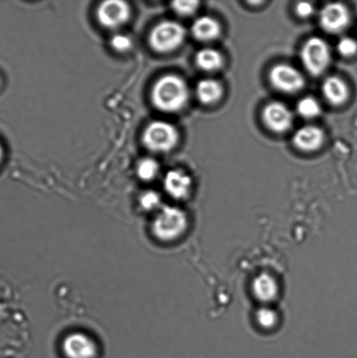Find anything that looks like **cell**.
Instances as JSON below:
<instances>
[{
  "label": "cell",
  "instance_id": "obj_1",
  "mask_svg": "<svg viewBox=\"0 0 357 358\" xmlns=\"http://www.w3.org/2000/svg\"><path fill=\"white\" fill-rule=\"evenodd\" d=\"M152 97L159 110L167 113L180 111L189 100L187 84L180 76H163L154 85Z\"/></svg>",
  "mask_w": 357,
  "mask_h": 358
},
{
  "label": "cell",
  "instance_id": "obj_2",
  "mask_svg": "<svg viewBox=\"0 0 357 358\" xmlns=\"http://www.w3.org/2000/svg\"><path fill=\"white\" fill-rule=\"evenodd\" d=\"M187 214L180 207L163 206L157 210L152 224L154 237L159 241H176L183 237L188 229Z\"/></svg>",
  "mask_w": 357,
  "mask_h": 358
},
{
  "label": "cell",
  "instance_id": "obj_3",
  "mask_svg": "<svg viewBox=\"0 0 357 358\" xmlns=\"http://www.w3.org/2000/svg\"><path fill=\"white\" fill-rule=\"evenodd\" d=\"M184 27L173 20H164L157 24L150 35V45L154 50L162 54L180 48L184 41Z\"/></svg>",
  "mask_w": 357,
  "mask_h": 358
},
{
  "label": "cell",
  "instance_id": "obj_4",
  "mask_svg": "<svg viewBox=\"0 0 357 358\" xmlns=\"http://www.w3.org/2000/svg\"><path fill=\"white\" fill-rule=\"evenodd\" d=\"M304 68L311 76H319L330 64L331 52L327 42L319 37H312L305 42L300 51Z\"/></svg>",
  "mask_w": 357,
  "mask_h": 358
},
{
  "label": "cell",
  "instance_id": "obj_5",
  "mask_svg": "<svg viewBox=\"0 0 357 358\" xmlns=\"http://www.w3.org/2000/svg\"><path fill=\"white\" fill-rule=\"evenodd\" d=\"M180 139L177 129L169 122L155 121L148 125L143 135L147 149L154 152H168L175 148Z\"/></svg>",
  "mask_w": 357,
  "mask_h": 358
},
{
  "label": "cell",
  "instance_id": "obj_6",
  "mask_svg": "<svg viewBox=\"0 0 357 358\" xmlns=\"http://www.w3.org/2000/svg\"><path fill=\"white\" fill-rule=\"evenodd\" d=\"M269 80L275 89L286 94L299 92L305 86V79L302 73L289 64H278L272 68Z\"/></svg>",
  "mask_w": 357,
  "mask_h": 358
},
{
  "label": "cell",
  "instance_id": "obj_7",
  "mask_svg": "<svg viewBox=\"0 0 357 358\" xmlns=\"http://www.w3.org/2000/svg\"><path fill=\"white\" fill-rule=\"evenodd\" d=\"M319 21L321 28L327 33L339 34L351 23V13L344 3H327L321 10Z\"/></svg>",
  "mask_w": 357,
  "mask_h": 358
},
{
  "label": "cell",
  "instance_id": "obj_8",
  "mask_svg": "<svg viewBox=\"0 0 357 358\" xmlns=\"http://www.w3.org/2000/svg\"><path fill=\"white\" fill-rule=\"evenodd\" d=\"M131 7L121 0H108L101 3L97 17L101 26L114 29L127 22L131 17Z\"/></svg>",
  "mask_w": 357,
  "mask_h": 358
},
{
  "label": "cell",
  "instance_id": "obj_9",
  "mask_svg": "<svg viewBox=\"0 0 357 358\" xmlns=\"http://www.w3.org/2000/svg\"><path fill=\"white\" fill-rule=\"evenodd\" d=\"M62 352L68 358H96L97 345L89 336L73 332L63 339Z\"/></svg>",
  "mask_w": 357,
  "mask_h": 358
},
{
  "label": "cell",
  "instance_id": "obj_10",
  "mask_svg": "<svg viewBox=\"0 0 357 358\" xmlns=\"http://www.w3.org/2000/svg\"><path fill=\"white\" fill-rule=\"evenodd\" d=\"M262 119L265 126L275 133L288 131L292 127V111L284 103L272 101L262 111Z\"/></svg>",
  "mask_w": 357,
  "mask_h": 358
},
{
  "label": "cell",
  "instance_id": "obj_11",
  "mask_svg": "<svg viewBox=\"0 0 357 358\" xmlns=\"http://www.w3.org/2000/svg\"><path fill=\"white\" fill-rule=\"evenodd\" d=\"M192 187L191 178L181 170L168 171L163 178V188L167 194L176 200L187 199Z\"/></svg>",
  "mask_w": 357,
  "mask_h": 358
},
{
  "label": "cell",
  "instance_id": "obj_12",
  "mask_svg": "<svg viewBox=\"0 0 357 358\" xmlns=\"http://www.w3.org/2000/svg\"><path fill=\"white\" fill-rule=\"evenodd\" d=\"M324 142L323 129L314 125H305L296 132L293 143L297 149L305 152H316Z\"/></svg>",
  "mask_w": 357,
  "mask_h": 358
},
{
  "label": "cell",
  "instance_id": "obj_13",
  "mask_svg": "<svg viewBox=\"0 0 357 358\" xmlns=\"http://www.w3.org/2000/svg\"><path fill=\"white\" fill-rule=\"evenodd\" d=\"M279 286L277 280L268 273L258 275L252 282V293L258 301L268 304L278 297Z\"/></svg>",
  "mask_w": 357,
  "mask_h": 358
},
{
  "label": "cell",
  "instance_id": "obj_14",
  "mask_svg": "<svg viewBox=\"0 0 357 358\" xmlns=\"http://www.w3.org/2000/svg\"><path fill=\"white\" fill-rule=\"evenodd\" d=\"M323 94L328 103L334 106H340L349 99V90L344 80L338 76H330L323 82Z\"/></svg>",
  "mask_w": 357,
  "mask_h": 358
},
{
  "label": "cell",
  "instance_id": "obj_15",
  "mask_svg": "<svg viewBox=\"0 0 357 358\" xmlns=\"http://www.w3.org/2000/svg\"><path fill=\"white\" fill-rule=\"evenodd\" d=\"M191 34L196 40L209 42L216 40L221 34V27L216 20L212 17L203 16L198 17L192 24Z\"/></svg>",
  "mask_w": 357,
  "mask_h": 358
},
{
  "label": "cell",
  "instance_id": "obj_16",
  "mask_svg": "<svg viewBox=\"0 0 357 358\" xmlns=\"http://www.w3.org/2000/svg\"><path fill=\"white\" fill-rule=\"evenodd\" d=\"M224 90L221 83L213 79L201 80L198 83L196 94L201 103L211 105L221 99Z\"/></svg>",
  "mask_w": 357,
  "mask_h": 358
},
{
  "label": "cell",
  "instance_id": "obj_17",
  "mask_svg": "<svg viewBox=\"0 0 357 358\" xmlns=\"http://www.w3.org/2000/svg\"><path fill=\"white\" fill-rule=\"evenodd\" d=\"M196 64L205 72H214L223 66V56L213 48H203L195 57Z\"/></svg>",
  "mask_w": 357,
  "mask_h": 358
},
{
  "label": "cell",
  "instance_id": "obj_18",
  "mask_svg": "<svg viewBox=\"0 0 357 358\" xmlns=\"http://www.w3.org/2000/svg\"><path fill=\"white\" fill-rule=\"evenodd\" d=\"M254 318L258 327L267 329V331L275 328L279 322L277 311L268 306L258 308L256 313H255Z\"/></svg>",
  "mask_w": 357,
  "mask_h": 358
},
{
  "label": "cell",
  "instance_id": "obj_19",
  "mask_svg": "<svg viewBox=\"0 0 357 358\" xmlns=\"http://www.w3.org/2000/svg\"><path fill=\"white\" fill-rule=\"evenodd\" d=\"M297 113L306 119H313L320 115L321 105L316 98L305 96L300 99L296 106Z\"/></svg>",
  "mask_w": 357,
  "mask_h": 358
},
{
  "label": "cell",
  "instance_id": "obj_20",
  "mask_svg": "<svg viewBox=\"0 0 357 358\" xmlns=\"http://www.w3.org/2000/svg\"><path fill=\"white\" fill-rule=\"evenodd\" d=\"M159 171V164L156 160L146 157L138 164L136 167V174L140 179L143 181H152L157 176Z\"/></svg>",
  "mask_w": 357,
  "mask_h": 358
},
{
  "label": "cell",
  "instance_id": "obj_21",
  "mask_svg": "<svg viewBox=\"0 0 357 358\" xmlns=\"http://www.w3.org/2000/svg\"><path fill=\"white\" fill-rule=\"evenodd\" d=\"M140 206L146 212H152V210H159L161 207V196L156 192H145L140 196Z\"/></svg>",
  "mask_w": 357,
  "mask_h": 358
},
{
  "label": "cell",
  "instance_id": "obj_22",
  "mask_svg": "<svg viewBox=\"0 0 357 358\" xmlns=\"http://www.w3.org/2000/svg\"><path fill=\"white\" fill-rule=\"evenodd\" d=\"M337 51L344 57H352L357 54V41L351 37L342 38L337 44Z\"/></svg>",
  "mask_w": 357,
  "mask_h": 358
},
{
  "label": "cell",
  "instance_id": "obj_23",
  "mask_svg": "<svg viewBox=\"0 0 357 358\" xmlns=\"http://www.w3.org/2000/svg\"><path fill=\"white\" fill-rule=\"evenodd\" d=\"M173 9L180 16L192 15L198 10V1H175L171 3Z\"/></svg>",
  "mask_w": 357,
  "mask_h": 358
},
{
  "label": "cell",
  "instance_id": "obj_24",
  "mask_svg": "<svg viewBox=\"0 0 357 358\" xmlns=\"http://www.w3.org/2000/svg\"><path fill=\"white\" fill-rule=\"evenodd\" d=\"M112 48L119 52H125L132 48L131 38L125 34H115L110 41Z\"/></svg>",
  "mask_w": 357,
  "mask_h": 358
},
{
  "label": "cell",
  "instance_id": "obj_25",
  "mask_svg": "<svg viewBox=\"0 0 357 358\" xmlns=\"http://www.w3.org/2000/svg\"><path fill=\"white\" fill-rule=\"evenodd\" d=\"M296 13L302 19H307L312 16L314 6L309 2H299L296 6Z\"/></svg>",
  "mask_w": 357,
  "mask_h": 358
},
{
  "label": "cell",
  "instance_id": "obj_26",
  "mask_svg": "<svg viewBox=\"0 0 357 358\" xmlns=\"http://www.w3.org/2000/svg\"><path fill=\"white\" fill-rule=\"evenodd\" d=\"M2 157H3V148H2V146L0 145V162H1Z\"/></svg>",
  "mask_w": 357,
  "mask_h": 358
}]
</instances>
